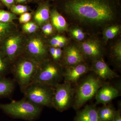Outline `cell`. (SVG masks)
Masks as SVG:
<instances>
[{
    "label": "cell",
    "instance_id": "1",
    "mask_svg": "<svg viewBox=\"0 0 121 121\" xmlns=\"http://www.w3.org/2000/svg\"><path fill=\"white\" fill-rule=\"evenodd\" d=\"M64 9L69 17L79 23L95 26L109 23L117 14L112 0H67Z\"/></svg>",
    "mask_w": 121,
    "mask_h": 121
},
{
    "label": "cell",
    "instance_id": "2",
    "mask_svg": "<svg viewBox=\"0 0 121 121\" xmlns=\"http://www.w3.org/2000/svg\"><path fill=\"white\" fill-rule=\"evenodd\" d=\"M40 63L23 54L11 64L13 79L22 92L32 83Z\"/></svg>",
    "mask_w": 121,
    "mask_h": 121
},
{
    "label": "cell",
    "instance_id": "3",
    "mask_svg": "<svg viewBox=\"0 0 121 121\" xmlns=\"http://www.w3.org/2000/svg\"><path fill=\"white\" fill-rule=\"evenodd\" d=\"M43 107L33 104L24 98L8 104L0 103V109L8 116L15 119L29 121L39 118Z\"/></svg>",
    "mask_w": 121,
    "mask_h": 121
},
{
    "label": "cell",
    "instance_id": "4",
    "mask_svg": "<svg viewBox=\"0 0 121 121\" xmlns=\"http://www.w3.org/2000/svg\"><path fill=\"white\" fill-rule=\"evenodd\" d=\"M102 80L97 76H87L75 90L73 106L74 109H80L87 102L95 96L99 89L103 85Z\"/></svg>",
    "mask_w": 121,
    "mask_h": 121
},
{
    "label": "cell",
    "instance_id": "5",
    "mask_svg": "<svg viewBox=\"0 0 121 121\" xmlns=\"http://www.w3.org/2000/svg\"><path fill=\"white\" fill-rule=\"evenodd\" d=\"M60 64L49 59L40 63L32 83L54 87L62 80L64 69Z\"/></svg>",
    "mask_w": 121,
    "mask_h": 121
},
{
    "label": "cell",
    "instance_id": "6",
    "mask_svg": "<svg viewBox=\"0 0 121 121\" xmlns=\"http://www.w3.org/2000/svg\"><path fill=\"white\" fill-rule=\"evenodd\" d=\"M54 91V87L33 82L26 87L22 93L24 98L33 104L42 107H52Z\"/></svg>",
    "mask_w": 121,
    "mask_h": 121
},
{
    "label": "cell",
    "instance_id": "7",
    "mask_svg": "<svg viewBox=\"0 0 121 121\" xmlns=\"http://www.w3.org/2000/svg\"><path fill=\"white\" fill-rule=\"evenodd\" d=\"M75 90L67 82L59 83L54 86L52 107L59 112L67 110L73 105Z\"/></svg>",
    "mask_w": 121,
    "mask_h": 121
},
{
    "label": "cell",
    "instance_id": "8",
    "mask_svg": "<svg viewBox=\"0 0 121 121\" xmlns=\"http://www.w3.org/2000/svg\"><path fill=\"white\" fill-rule=\"evenodd\" d=\"M22 41L21 35L13 33L5 39L0 45V50L11 64L24 54Z\"/></svg>",
    "mask_w": 121,
    "mask_h": 121
},
{
    "label": "cell",
    "instance_id": "9",
    "mask_svg": "<svg viewBox=\"0 0 121 121\" xmlns=\"http://www.w3.org/2000/svg\"><path fill=\"white\" fill-rule=\"evenodd\" d=\"M24 54L39 63L48 59L47 47L39 36H34L29 40Z\"/></svg>",
    "mask_w": 121,
    "mask_h": 121
},
{
    "label": "cell",
    "instance_id": "10",
    "mask_svg": "<svg viewBox=\"0 0 121 121\" xmlns=\"http://www.w3.org/2000/svg\"><path fill=\"white\" fill-rule=\"evenodd\" d=\"M65 68L63 74L64 82L71 84L77 82L90 70L88 66L83 62Z\"/></svg>",
    "mask_w": 121,
    "mask_h": 121
},
{
    "label": "cell",
    "instance_id": "11",
    "mask_svg": "<svg viewBox=\"0 0 121 121\" xmlns=\"http://www.w3.org/2000/svg\"><path fill=\"white\" fill-rule=\"evenodd\" d=\"M84 58L80 49L74 46H70L63 53L62 66H70L84 62Z\"/></svg>",
    "mask_w": 121,
    "mask_h": 121
},
{
    "label": "cell",
    "instance_id": "12",
    "mask_svg": "<svg viewBox=\"0 0 121 121\" xmlns=\"http://www.w3.org/2000/svg\"><path fill=\"white\" fill-rule=\"evenodd\" d=\"M91 70L102 80L119 77V75L110 69L102 58L93 60Z\"/></svg>",
    "mask_w": 121,
    "mask_h": 121
},
{
    "label": "cell",
    "instance_id": "13",
    "mask_svg": "<svg viewBox=\"0 0 121 121\" xmlns=\"http://www.w3.org/2000/svg\"><path fill=\"white\" fill-rule=\"evenodd\" d=\"M119 95L117 89L108 84H104L99 89L95 97L96 104L106 105Z\"/></svg>",
    "mask_w": 121,
    "mask_h": 121
},
{
    "label": "cell",
    "instance_id": "14",
    "mask_svg": "<svg viewBox=\"0 0 121 121\" xmlns=\"http://www.w3.org/2000/svg\"><path fill=\"white\" fill-rule=\"evenodd\" d=\"M80 50L84 58L91 59L93 60L101 58L102 51L100 45L95 40H89L82 43Z\"/></svg>",
    "mask_w": 121,
    "mask_h": 121
},
{
    "label": "cell",
    "instance_id": "15",
    "mask_svg": "<svg viewBox=\"0 0 121 121\" xmlns=\"http://www.w3.org/2000/svg\"><path fill=\"white\" fill-rule=\"evenodd\" d=\"M74 121H99L97 109L94 105L86 106L78 112Z\"/></svg>",
    "mask_w": 121,
    "mask_h": 121
},
{
    "label": "cell",
    "instance_id": "16",
    "mask_svg": "<svg viewBox=\"0 0 121 121\" xmlns=\"http://www.w3.org/2000/svg\"><path fill=\"white\" fill-rule=\"evenodd\" d=\"M50 13V8L48 3L40 4L34 15L35 22L39 25H43L49 19Z\"/></svg>",
    "mask_w": 121,
    "mask_h": 121
},
{
    "label": "cell",
    "instance_id": "17",
    "mask_svg": "<svg viewBox=\"0 0 121 121\" xmlns=\"http://www.w3.org/2000/svg\"><path fill=\"white\" fill-rule=\"evenodd\" d=\"M15 81L13 79L0 77V98L9 97L15 89Z\"/></svg>",
    "mask_w": 121,
    "mask_h": 121
},
{
    "label": "cell",
    "instance_id": "18",
    "mask_svg": "<svg viewBox=\"0 0 121 121\" xmlns=\"http://www.w3.org/2000/svg\"><path fill=\"white\" fill-rule=\"evenodd\" d=\"M50 15L52 24L56 30L61 32L67 29V23L66 20L56 9L52 10Z\"/></svg>",
    "mask_w": 121,
    "mask_h": 121
},
{
    "label": "cell",
    "instance_id": "19",
    "mask_svg": "<svg viewBox=\"0 0 121 121\" xmlns=\"http://www.w3.org/2000/svg\"><path fill=\"white\" fill-rule=\"evenodd\" d=\"M116 110L111 106L104 105L98 109L99 121H111Z\"/></svg>",
    "mask_w": 121,
    "mask_h": 121
},
{
    "label": "cell",
    "instance_id": "20",
    "mask_svg": "<svg viewBox=\"0 0 121 121\" xmlns=\"http://www.w3.org/2000/svg\"><path fill=\"white\" fill-rule=\"evenodd\" d=\"M16 26L12 22H0V45L4 40L9 35L13 33Z\"/></svg>",
    "mask_w": 121,
    "mask_h": 121
},
{
    "label": "cell",
    "instance_id": "21",
    "mask_svg": "<svg viewBox=\"0 0 121 121\" xmlns=\"http://www.w3.org/2000/svg\"><path fill=\"white\" fill-rule=\"evenodd\" d=\"M11 63L0 50V77L5 76L11 72Z\"/></svg>",
    "mask_w": 121,
    "mask_h": 121
},
{
    "label": "cell",
    "instance_id": "22",
    "mask_svg": "<svg viewBox=\"0 0 121 121\" xmlns=\"http://www.w3.org/2000/svg\"><path fill=\"white\" fill-rule=\"evenodd\" d=\"M16 14L8 11L0 9V22L8 23L12 22L16 19Z\"/></svg>",
    "mask_w": 121,
    "mask_h": 121
},
{
    "label": "cell",
    "instance_id": "23",
    "mask_svg": "<svg viewBox=\"0 0 121 121\" xmlns=\"http://www.w3.org/2000/svg\"><path fill=\"white\" fill-rule=\"evenodd\" d=\"M11 12L15 14L21 15L27 12L30 9V7L27 5L19 4L14 5L10 9Z\"/></svg>",
    "mask_w": 121,
    "mask_h": 121
},
{
    "label": "cell",
    "instance_id": "24",
    "mask_svg": "<svg viewBox=\"0 0 121 121\" xmlns=\"http://www.w3.org/2000/svg\"><path fill=\"white\" fill-rule=\"evenodd\" d=\"M119 30V28L117 25H113L107 28L104 35L106 39H111L117 35Z\"/></svg>",
    "mask_w": 121,
    "mask_h": 121
},
{
    "label": "cell",
    "instance_id": "25",
    "mask_svg": "<svg viewBox=\"0 0 121 121\" xmlns=\"http://www.w3.org/2000/svg\"><path fill=\"white\" fill-rule=\"evenodd\" d=\"M39 28L38 25L35 22H28L24 24L23 26V29L25 32L32 33L37 31Z\"/></svg>",
    "mask_w": 121,
    "mask_h": 121
},
{
    "label": "cell",
    "instance_id": "26",
    "mask_svg": "<svg viewBox=\"0 0 121 121\" xmlns=\"http://www.w3.org/2000/svg\"><path fill=\"white\" fill-rule=\"evenodd\" d=\"M113 54L117 60L121 62V43L119 42L115 46Z\"/></svg>",
    "mask_w": 121,
    "mask_h": 121
},
{
    "label": "cell",
    "instance_id": "27",
    "mask_svg": "<svg viewBox=\"0 0 121 121\" xmlns=\"http://www.w3.org/2000/svg\"><path fill=\"white\" fill-rule=\"evenodd\" d=\"M72 35L76 39L78 40H82L84 38L85 35L82 30L79 29H75L71 32Z\"/></svg>",
    "mask_w": 121,
    "mask_h": 121
},
{
    "label": "cell",
    "instance_id": "28",
    "mask_svg": "<svg viewBox=\"0 0 121 121\" xmlns=\"http://www.w3.org/2000/svg\"><path fill=\"white\" fill-rule=\"evenodd\" d=\"M31 17V14L30 13L27 12L21 15L19 18V21L21 24L26 23L30 21Z\"/></svg>",
    "mask_w": 121,
    "mask_h": 121
},
{
    "label": "cell",
    "instance_id": "29",
    "mask_svg": "<svg viewBox=\"0 0 121 121\" xmlns=\"http://www.w3.org/2000/svg\"><path fill=\"white\" fill-rule=\"evenodd\" d=\"M42 29L43 32L46 35H51L53 32V27L50 23H48L43 25Z\"/></svg>",
    "mask_w": 121,
    "mask_h": 121
},
{
    "label": "cell",
    "instance_id": "30",
    "mask_svg": "<svg viewBox=\"0 0 121 121\" xmlns=\"http://www.w3.org/2000/svg\"><path fill=\"white\" fill-rule=\"evenodd\" d=\"M65 37L60 36H55L51 39L50 43L52 47L56 48L57 45L59 43L65 39Z\"/></svg>",
    "mask_w": 121,
    "mask_h": 121
},
{
    "label": "cell",
    "instance_id": "31",
    "mask_svg": "<svg viewBox=\"0 0 121 121\" xmlns=\"http://www.w3.org/2000/svg\"><path fill=\"white\" fill-rule=\"evenodd\" d=\"M0 1L9 9H10L12 6L16 4V0H0Z\"/></svg>",
    "mask_w": 121,
    "mask_h": 121
},
{
    "label": "cell",
    "instance_id": "32",
    "mask_svg": "<svg viewBox=\"0 0 121 121\" xmlns=\"http://www.w3.org/2000/svg\"><path fill=\"white\" fill-rule=\"evenodd\" d=\"M111 121H121V116L120 110L116 111Z\"/></svg>",
    "mask_w": 121,
    "mask_h": 121
},
{
    "label": "cell",
    "instance_id": "33",
    "mask_svg": "<svg viewBox=\"0 0 121 121\" xmlns=\"http://www.w3.org/2000/svg\"><path fill=\"white\" fill-rule=\"evenodd\" d=\"M31 1V0H16V4H26Z\"/></svg>",
    "mask_w": 121,
    "mask_h": 121
},
{
    "label": "cell",
    "instance_id": "34",
    "mask_svg": "<svg viewBox=\"0 0 121 121\" xmlns=\"http://www.w3.org/2000/svg\"><path fill=\"white\" fill-rule=\"evenodd\" d=\"M4 5L2 4V2L0 1V9H1L4 7Z\"/></svg>",
    "mask_w": 121,
    "mask_h": 121
},
{
    "label": "cell",
    "instance_id": "35",
    "mask_svg": "<svg viewBox=\"0 0 121 121\" xmlns=\"http://www.w3.org/2000/svg\"><path fill=\"white\" fill-rule=\"evenodd\" d=\"M31 0L34 1H36V2H38V1L41 0Z\"/></svg>",
    "mask_w": 121,
    "mask_h": 121
}]
</instances>
